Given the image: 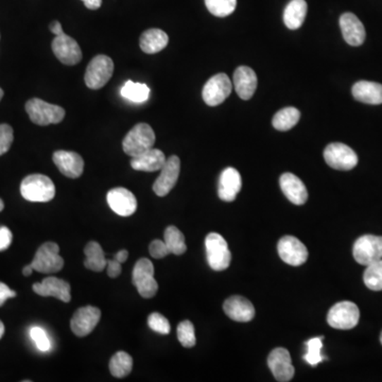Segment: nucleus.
<instances>
[{"instance_id": "1", "label": "nucleus", "mask_w": 382, "mask_h": 382, "mask_svg": "<svg viewBox=\"0 0 382 382\" xmlns=\"http://www.w3.org/2000/svg\"><path fill=\"white\" fill-rule=\"evenodd\" d=\"M20 194L29 202H49L56 196V186L44 174H31L23 180Z\"/></svg>"}, {"instance_id": "2", "label": "nucleus", "mask_w": 382, "mask_h": 382, "mask_svg": "<svg viewBox=\"0 0 382 382\" xmlns=\"http://www.w3.org/2000/svg\"><path fill=\"white\" fill-rule=\"evenodd\" d=\"M155 134L148 123H138L125 136L123 148L125 154L134 157L153 148Z\"/></svg>"}, {"instance_id": "3", "label": "nucleus", "mask_w": 382, "mask_h": 382, "mask_svg": "<svg viewBox=\"0 0 382 382\" xmlns=\"http://www.w3.org/2000/svg\"><path fill=\"white\" fill-rule=\"evenodd\" d=\"M132 281L140 297L152 299L159 290V283L154 278V266L148 258H140L133 269Z\"/></svg>"}, {"instance_id": "4", "label": "nucleus", "mask_w": 382, "mask_h": 382, "mask_svg": "<svg viewBox=\"0 0 382 382\" xmlns=\"http://www.w3.org/2000/svg\"><path fill=\"white\" fill-rule=\"evenodd\" d=\"M29 118L37 125H56L64 119L65 110L56 104L33 98L26 104Z\"/></svg>"}, {"instance_id": "5", "label": "nucleus", "mask_w": 382, "mask_h": 382, "mask_svg": "<svg viewBox=\"0 0 382 382\" xmlns=\"http://www.w3.org/2000/svg\"><path fill=\"white\" fill-rule=\"evenodd\" d=\"M114 73V62L110 56L99 54L94 56L86 69L85 83L90 90H100L104 87Z\"/></svg>"}, {"instance_id": "6", "label": "nucleus", "mask_w": 382, "mask_h": 382, "mask_svg": "<svg viewBox=\"0 0 382 382\" xmlns=\"http://www.w3.org/2000/svg\"><path fill=\"white\" fill-rule=\"evenodd\" d=\"M207 261L209 266L215 271H224L230 266L232 261V254L228 249L226 239L218 234L211 233L205 239Z\"/></svg>"}, {"instance_id": "7", "label": "nucleus", "mask_w": 382, "mask_h": 382, "mask_svg": "<svg viewBox=\"0 0 382 382\" xmlns=\"http://www.w3.org/2000/svg\"><path fill=\"white\" fill-rule=\"evenodd\" d=\"M31 266L33 270L44 274L60 272L64 266V259L60 256V247L51 241L44 243L37 249Z\"/></svg>"}, {"instance_id": "8", "label": "nucleus", "mask_w": 382, "mask_h": 382, "mask_svg": "<svg viewBox=\"0 0 382 382\" xmlns=\"http://www.w3.org/2000/svg\"><path fill=\"white\" fill-rule=\"evenodd\" d=\"M360 310L352 302L344 301L335 304L329 310L327 322L333 328L348 331L358 325Z\"/></svg>"}, {"instance_id": "9", "label": "nucleus", "mask_w": 382, "mask_h": 382, "mask_svg": "<svg viewBox=\"0 0 382 382\" xmlns=\"http://www.w3.org/2000/svg\"><path fill=\"white\" fill-rule=\"evenodd\" d=\"M352 255L358 264L365 266L382 259V237L364 235L357 239Z\"/></svg>"}, {"instance_id": "10", "label": "nucleus", "mask_w": 382, "mask_h": 382, "mask_svg": "<svg viewBox=\"0 0 382 382\" xmlns=\"http://www.w3.org/2000/svg\"><path fill=\"white\" fill-rule=\"evenodd\" d=\"M324 159L329 167L341 171L354 169L358 164L356 152L341 142L328 144L324 151Z\"/></svg>"}, {"instance_id": "11", "label": "nucleus", "mask_w": 382, "mask_h": 382, "mask_svg": "<svg viewBox=\"0 0 382 382\" xmlns=\"http://www.w3.org/2000/svg\"><path fill=\"white\" fill-rule=\"evenodd\" d=\"M233 90V84L226 73H218L211 77L205 84L202 97L209 106H217L226 101Z\"/></svg>"}, {"instance_id": "12", "label": "nucleus", "mask_w": 382, "mask_h": 382, "mask_svg": "<svg viewBox=\"0 0 382 382\" xmlns=\"http://www.w3.org/2000/svg\"><path fill=\"white\" fill-rule=\"evenodd\" d=\"M279 257L292 266H300L308 259V249L303 242L293 236H285L277 245Z\"/></svg>"}, {"instance_id": "13", "label": "nucleus", "mask_w": 382, "mask_h": 382, "mask_svg": "<svg viewBox=\"0 0 382 382\" xmlns=\"http://www.w3.org/2000/svg\"><path fill=\"white\" fill-rule=\"evenodd\" d=\"M101 319V310L92 306L79 308L70 321V328L77 337L83 338L92 333Z\"/></svg>"}, {"instance_id": "14", "label": "nucleus", "mask_w": 382, "mask_h": 382, "mask_svg": "<svg viewBox=\"0 0 382 382\" xmlns=\"http://www.w3.org/2000/svg\"><path fill=\"white\" fill-rule=\"evenodd\" d=\"M159 171L161 174L153 185V191L156 196L165 197L169 194L178 182L180 171V159L175 155H172L169 159H166V163Z\"/></svg>"}, {"instance_id": "15", "label": "nucleus", "mask_w": 382, "mask_h": 382, "mask_svg": "<svg viewBox=\"0 0 382 382\" xmlns=\"http://www.w3.org/2000/svg\"><path fill=\"white\" fill-rule=\"evenodd\" d=\"M269 369L277 381H290L295 376V369L292 365L290 352L285 348H275L268 357Z\"/></svg>"}, {"instance_id": "16", "label": "nucleus", "mask_w": 382, "mask_h": 382, "mask_svg": "<svg viewBox=\"0 0 382 382\" xmlns=\"http://www.w3.org/2000/svg\"><path fill=\"white\" fill-rule=\"evenodd\" d=\"M52 51L60 62L68 66L78 64L82 60V50L79 44L69 35H58L52 41Z\"/></svg>"}, {"instance_id": "17", "label": "nucleus", "mask_w": 382, "mask_h": 382, "mask_svg": "<svg viewBox=\"0 0 382 382\" xmlns=\"http://www.w3.org/2000/svg\"><path fill=\"white\" fill-rule=\"evenodd\" d=\"M110 209L121 217H130L137 209V200L131 191L123 187L111 189L106 196Z\"/></svg>"}, {"instance_id": "18", "label": "nucleus", "mask_w": 382, "mask_h": 382, "mask_svg": "<svg viewBox=\"0 0 382 382\" xmlns=\"http://www.w3.org/2000/svg\"><path fill=\"white\" fill-rule=\"evenodd\" d=\"M32 288L41 297H56L64 303H69L71 300L70 285L56 277H46L42 283H35Z\"/></svg>"}, {"instance_id": "19", "label": "nucleus", "mask_w": 382, "mask_h": 382, "mask_svg": "<svg viewBox=\"0 0 382 382\" xmlns=\"http://www.w3.org/2000/svg\"><path fill=\"white\" fill-rule=\"evenodd\" d=\"M54 163L63 175L78 178L84 171V161L81 155L70 151H56L54 153Z\"/></svg>"}, {"instance_id": "20", "label": "nucleus", "mask_w": 382, "mask_h": 382, "mask_svg": "<svg viewBox=\"0 0 382 382\" xmlns=\"http://www.w3.org/2000/svg\"><path fill=\"white\" fill-rule=\"evenodd\" d=\"M281 190L290 202L295 205H303L307 202L308 191L301 178L295 174L287 172L279 180Z\"/></svg>"}, {"instance_id": "21", "label": "nucleus", "mask_w": 382, "mask_h": 382, "mask_svg": "<svg viewBox=\"0 0 382 382\" xmlns=\"http://www.w3.org/2000/svg\"><path fill=\"white\" fill-rule=\"evenodd\" d=\"M242 180L240 173L235 168L228 167L222 171L219 178L218 195L222 201L233 202L240 192Z\"/></svg>"}, {"instance_id": "22", "label": "nucleus", "mask_w": 382, "mask_h": 382, "mask_svg": "<svg viewBox=\"0 0 382 382\" xmlns=\"http://www.w3.org/2000/svg\"><path fill=\"white\" fill-rule=\"evenodd\" d=\"M339 23L342 35L348 45L358 47L364 43L365 37H366L364 26L355 14L350 13V12L344 13L340 18Z\"/></svg>"}, {"instance_id": "23", "label": "nucleus", "mask_w": 382, "mask_h": 382, "mask_svg": "<svg viewBox=\"0 0 382 382\" xmlns=\"http://www.w3.org/2000/svg\"><path fill=\"white\" fill-rule=\"evenodd\" d=\"M223 309L228 318L237 322H249L255 316V308L251 302L238 295L226 300Z\"/></svg>"}, {"instance_id": "24", "label": "nucleus", "mask_w": 382, "mask_h": 382, "mask_svg": "<svg viewBox=\"0 0 382 382\" xmlns=\"http://www.w3.org/2000/svg\"><path fill=\"white\" fill-rule=\"evenodd\" d=\"M234 87L241 99H251L257 88L255 71L247 66L238 67L234 73Z\"/></svg>"}, {"instance_id": "25", "label": "nucleus", "mask_w": 382, "mask_h": 382, "mask_svg": "<svg viewBox=\"0 0 382 382\" xmlns=\"http://www.w3.org/2000/svg\"><path fill=\"white\" fill-rule=\"evenodd\" d=\"M352 96L357 101L365 104H382V85L376 82L359 81L352 86Z\"/></svg>"}, {"instance_id": "26", "label": "nucleus", "mask_w": 382, "mask_h": 382, "mask_svg": "<svg viewBox=\"0 0 382 382\" xmlns=\"http://www.w3.org/2000/svg\"><path fill=\"white\" fill-rule=\"evenodd\" d=\"M164 152L159 149H150L142 154L132 157L131 166L136 171L154 172L159 171L166 163Z\"/></svg>"}, {"instance_id": "27", "label": "nucleus", "mask_w": 382, "mask_h": 382, "mask_svg": "<svg viewBox=\"0 0 382 382\" xmlns=\"http://www.w3.org/2000/svg\"><path fill=\"white\" fill-rule=\"evenodd\" d=\"M169 37L161 29H149L142 33L140 39V49L147 54H154L167 47Z\"/></svg>"}, {"instance_id": "28", "label": "nucleus", "mask_w": 382, "mask_h": 382, "mask_svg": "<svg viewBox=\"0 0 382 382\" xmlns=\"http://www.w3.org/2000/svg\"><path fill=\"white\" fill-rule=\"evenodd\" d=\"M308 6L305 0H291L283 11V23L290 30L301 28L307 16Z\"/></svg>"}, {"instance_id": "29", "label": "nucleus", "mask_w": 382, "mask_h": 382, "mask_svg": "<svg viewBox=\"0 0 382 382\" xmlns=\"http://www.w3.org/2000/svg\"><path fill=\"white\" fill-rule=\"evenodd\" d=\"M86 259L84 261V266L88 270L94 271V272H101L106 268V262L108 259L106 258L104 249L101 245L96 241H90L87 243L85 249H84Z\"/></svg>"}, {"instance_id": "30", "label": "nucleus", "mask_w": 382, "mask_h": 382, "mask_svg": "<svg viewBox=\"0 0 382 382\" xmlns=\"http://www.w3.org/2000/svg\"><path fill=\"white\" fill-rule=\"evenodd\" d=\"M301 113L295 108H285L278 111L273 118V127L278 131H289L297 125Z\"/></svg>"}, {"instance_id": "31", "label": "nucleus", "mask_w": 382, "mask_h": 382, "mask_svg": "<svg viewBox=\"0 0 382 382\" xmlns=\"http://www.w3.org/2000/svg\"><path fill=\"white\" fill-rule=\"evenodd\" d=\"M109 367L114 377H127L133 369V358L128 352H117L111 359Z\"/></svg>"}, {"instance_id": "32", "label": "nucleus", "mask_w": 382, "mask_h": 382, "mask_svg": "<svg viewBox=\"0 0 382 382\" xmlns=\"http://www.w3.org/2000/svg\"><path fill=\"white\" fill-rule=\"evenodd\" d=\"M121 96L135 104H142L148 100L150 96V88L144 83L128 81L121 88Z\"/></svg>"}, {"instance_id": "33", "label": "nucleus", "mask_w": 382, "mask_h": 382, "mask_svg": "<svg viewBox=\"0 0 382 382\" xmlns=\"http://www.w3.org/2000/svg\"><path fill=\"white\" fill-rule=\"evenodd\" d=\"M164 238L170 253L174 255H182L186 252L187 245L185 242L184 235L175 226H168L164 234Z\"/></svg>"}, {"instance_id": "34", "label": "nucleus", "mask_w": 382, "mask_h": 382, "mask_svg": "<svg viewBox=\"0 0 382 382\" xmlns=\"http://www.w3.org/2000/svg\"><path fill=\"white\" fill-rule=\"evenodd\" d=\"M363 281L369 290L382 291V259L366 266Z\"/></svg>"}, {"instance_id": "35", "label": "nucleus", "mask_w": 382, "mask_h": 382, "mask_svg": "<svg viewBox=\"0 0 382 382\" xmlns=\"http://www.w3.org/2000/svg\"><path fill=\"white\" fill-rule=\"evenodd\" d=\"M207 10L217 18H226L236 9L237 0H205Z\"/></svg>"}, {"instance_id": "36", "label": "nucleus", "mask_w": 382, "mask_h": 382, "mask_svg": "<svg viewBox=\"0 0 382 382\" xmlns=\"http://www.w3.org/2000/svg\"><path fill=\"white\" fill-rule=\"evenodd\" d=\"M178 339L184 347H194L197 343L196 333H195V326L190 321H183L178 324Z\"/></svg>"}, {"instance_id": "37", "label": "nucleus", "mask_w": 382, "mask_h": 382, "mask_svg": "<svg viewBox=\"0 0 382 382\" xmlns=\"http://www.w3.org/2000/svg\"><path fill=\"white\" fill-rule=\"evenodd\" d=\"M323 339H324L323 337L312 338L306 343L307 344L308 352L304 356V359L312 366H316L325 359L321 354V350L323 347Z\"/></svg>"}, {"instance_id": "38", "label": "nucleus", "mask_w": 382, "mask_h": 382, "mask_svg": "<svg viewBox=\"0 0 382 382\" xmlns=\"http://www.w3.org/2000/svg\"><path fill=\"white\" fill-rule=\"evenodd\" d=\"M148 325L153 331L161 335H169L171 331L169 321L159 312H154L149 316Z\"/></svg>"}, {"instance_id": "39", "label": "nucleus", "mask_w": 382, "mask_h": 382, "mask_svg": "<svg viewBox=\"0 0 382 382\" xmlns=\"http://www.w3.org/2000/svg\"><path fill=\"white\" fill-rule=\"evenodd\" d=\"M30 337L41 352H46L51 350V342H50L46 331L41 327H32L30 329Z\"/></svg>"}, {"instance_id": "40", "label": "nucleus", "mask_w": 382, "mask_h": 382, "mask_svg": "<svg viewBox=\"0 0 382 382\" xmlns=\"http://www.w3.org/2000/svg\"><path fill=\"white\" fill-rule=\"evenodd\" d=\"M13 140V129L11 125H6V123L0 125V156L10 150Z\"/></svg>"}, {"instance_id": "41", "label": "nucleus", "mask_w": 382, "mask_h": 382, "mask_svg": "<svg viewBox=\"0 0 382 382\" xmlns=\"http://www.w3.org/2000/svg\"><path fill=\"white\" fill-rule=\"evenodd\" d=\"M149 253L155 259H161L165 258L166 256L169 255L170 251L168 249L167 245L165 241L159 240V239H155L150 243L149 247Z\"/></svg>"}, {"instance_id": "42", "label": "nucleus", "mask_w": 382, "mask_h": 382, "mask_svg": "<svg viewBox=\"0 0 382 382\" xmlns=\"http://www.w3.org/2000/svg\"><path fill=\"white\" fill-rule=\"evenodd\" d=\"M12 239H13V236H12L11 230L6 226H1L0 228V252L9 249Z\"/></svg>"}, {"instance_id": "43", "label": "nucleus", "mask_w": 382, "mask_h": 382, "mask_svg": "<svg viewBox=\"0 0 382 382\" xmlns=\"http://www.w3.org/2000/svg\"><path fill=\"white\" fill-rule=\"evenodd\" d=\"M106 269L109 276L112 277V278H116V277H118L119 275L121 274V271H123L121 262L117 261V260L114 259V258H113V259H108Z\"/></svg>"}, {"instance_id": "44", "label": "nucleus", "mask_w": 382, "mask_h": 382, "mask_svg": "<svg viewBox=\"0 0 382 382\" xmlns=\"http://www.w3.org/2000/svg\"><path fill=\"white\" fill-rule=\"evenodd\" d=\"M16 297V291L11 290L6 283H0V307L6 303V301Z\"/></svg>"}, {"instance_id": "45", "label": "nucleus", "mask_w": 382, "mask_h": 382, "mask_svg": "<svg viewBox=\"0 0 382 382\" xmlns=\"http://www.w3.org/2000/svg\"><path fill=\"white\" fill-rule=\"evenodd\" d=\"M87 9L97 10L101 7L102 0H82Z\"/></svg>"}, {"instance_id": "46", "label": "nucleus", "mask_w": 382, "mask_h": 382, "mask_svg": "<svg viewBox=\"0 0 382 382\" xmlns=\"http://www.w3.org/2000/svg\"><path fill=\"white\" fill-rule=\"evenodd\" d=\"M49 29L50 31H51V32L56 35V37L64 33V31H63L62 25H61V23L58 22V20H54V22H52L51 25H50Z\"/></svg>"}, {"instance_id": "47", "label": "nucleus", "mask_w": 382, "mask_h": 382, "mask_svg": "<svg viewBox=\"0 0 382 382\" xmlns=\"http://www.w3.org/2000/svg\"><path fill=\"white\" fill-rule=\"evenodd\" d=\"M128 257H129V252L127 249H121L114 256V259H116L121 264H123V262L127 261Z\"/></svg>"}, {"instance_id": "48", "label": "nucleus", "mask_w": 382, "mask_h": 382, "mask_svg": "<svg viewBox=\"0 0 382 382\" xmlns=\"http://www.w3.org/2000/svg\"><path fill=\"white\" fill-rule=\"evenodd\" d=\"M32 272L33 266H31V264H28V266H26L23 269V274H24L25 276H30V275L32 274Z\"/></svg>"}, {"instance_id": "49", "label": "nucleus", "mask_w": 382, "mask_h": 382, "mask_svg": "<svg viewBox=\"0 0 382 382\" xmlns=\"http://www.w3.org/2000/svg\"><path fill=\"white\" fill-rule=\"evenodd\" d=\"M4 333H5V325L0 321V339L3 338Z\"/></svg>"}, {"instance_id": "50", "label": "nucleus", "mask_w": 382, "mask_h": 382, "mask_svg": "<svg viewBox=\"0 0 382 382\" xmlns=\"http://www.w3.org/2000/svg\"><path fill=\"white\" fill-rule=\"evenodd\" d=\"M5 209V204H4V201L0 199V211H3Z\"/></svg>"}, {"instance_id": "51", "label": "nucleus", "mask_w": 382, "mask_h": 382, "mask_svg": "<svg viewBox=\"0 0 382 382\" xmlns=\"http://www.w3.org/2000/svg\"><path fill=\"white\" fill-rule=\"evenodd\" d=\"M4 97V90L0 88V101H1V99H3Z\"/></svg>"}, {"instance_id": "52", "label": "nucleus", "mask_w": 382, "mask_h": 382, "mask_svg": "<svg viewBox=\"0 0 382 382\" xmlns=\"http://www.w3.org/2000/svg\"><path fill=\"white\" fill-rule=\"evenodd\" d=\"M380 342H381V344H382V331H381V335H380Z\"/></svg>"}]
</instances>
